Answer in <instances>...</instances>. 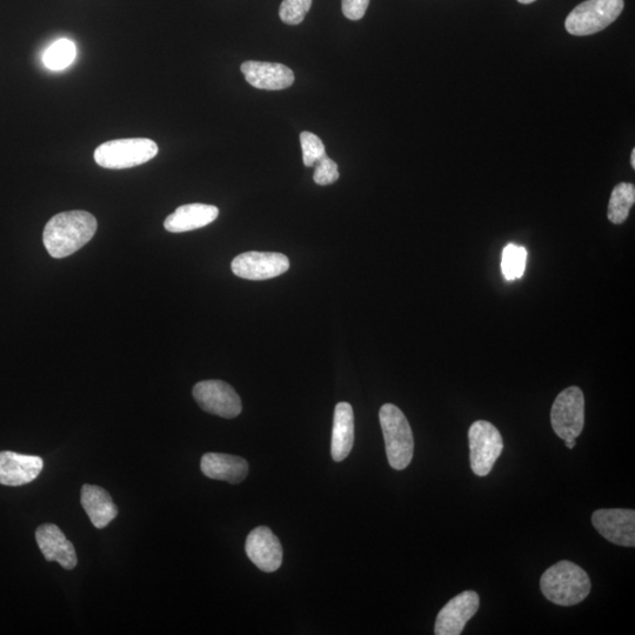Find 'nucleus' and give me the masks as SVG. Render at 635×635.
Segmentation results:
<instances>
[{"label":"nucleus","instance_id":"393cba45","mask_svg":"<svg viewBox=\"0 0 635 635\" xmlns=\"http://www.w3.org/2000/svg\"><path fill=\"white\" fill-rule=\"evenodd\" d=\"M339 179V171L337 163L327 156L320 159L319 162L314 165L313 180L318 185L326 186L336 183Z\"/></svg>","mask_w":635,"mask_h":635},{"label":"nucleus","instance_id":"412c9836","mask_svg":"<svg viewBox=\"0 0 635 635\" xmlns=\"http://www.w3.org/2000/svg\"><path fill=\"white\" fill-rule=\"evenodd\" d=\"M527 262V250L523 246L508 244L501 257V271L508 282L524 276Z\"/></svg>","mask_w":635,"mask_h":635},{"label":"nucleus","instance_id":"f3484780","mask_svg":"<svg viewBox=\"0 0 635 635\" xmlns=\"http://www.w3.org/2000/svg\"><path fill=\"white\" fill-rule=\"evenodd\" d=\"M219 216L218 207L206 204H187L166 218L164 227L171 233H183L202 229L215 222Z\"/></svg>","mask_w":635,"mask_h":635},{"label":"nucleus","instance_id":"20e7f679","mask_svg":"<svg viewBox=\"0 0 635 635\" xmlns=\"http://www.w3.org/2000/svg\"><path fill=\"white\" fill-rule=\"evenodd\" d=\"M158 151V145L151 139H118L99 145L95 160L104 169L124 170L150 162Z\"/></svg>","mask_w":635,"mask_h":635},{"label":"nucleus","instance_id":"a211bd4d","mask_svg":"<svg viewBox=\"0 0 635 635\" xmlns=\"http://www.w3.org/2000/svg\"><path fill=\"white\" fill-rule=\"evenodd\" d=\"M354 444V413L349 403H339L334 410L331 453L337 463L349 457Z\"/></svg>","mask_w":635,"mask_h":635},{"label":"nucleus","instance_id":"a878e982","mask_svg":"<svg viewBox=\"0 0 635 635\" xmlns=\"http://www.w3.org/2000/svg\"><path fill=\"white\" fill-rule=\"evenodd\" d=\"M370 0H343L344 16L350 20H359L365 16Z\"/></svg>","mask_w":635,"mask_h":635},{"label":"nucleus","instance_id":"aec40b11","mask_svg":"<svg viewBox=\"0 0 635 635\" xmlns=\"http://www.w3.org/2000/svg\"><path fill=\"white\" fill-rule=\"evenodd\" d=\"M634 203L635 187L633 184L621 183L614 187L607 212L610 222L616 225L625 223Z\"/></svg>","mask_w":635,"mask_h":635},{"label":"nucleus","instance_id":"f257e3e1","mask_svg":"<svg viewBox=\"0 0 635 635\" xmlns=\"http://www.w3.org/2000/svg\"><path fill=\"white\" fill-rule=\"evenodd\" d=\"M97 227V219L89 212L58 213L46 224L43 242L51 257L66 258L88 244Z\"/></svg>","mask_w":635,"mask_h":635},{"label":"nucleus","instance_id":"cd10ccee","mask_svg":"<svg viewBox=\"0 0 635 635\" xmlns=\"http://www.w3.org/2000/svg\"><path fill=\"white\" fill-rule=\"evenodd\" d=\"M631 164H632L633 169H635V149H633V151H632Z\"/></svg>","mask_w":635,"mask_h":635},{"label":"nucleus","instance_id":"39448f33","mask_svg":"<svg viewBox=\"0 0 635 635\" xmlns=\"http://www.w3.org/2000/svg\"><path fill=\"white\" fill-rule=\"evenodd\" d=\"M624 6V0H586L568 15L566 30L578 37L596 35L616 22Z\"/></svg>","mask_w":635,"mask_h":635},{"label":"nucleus","instance_id":"ddd939ff","mask_svg":"<svg viewBox=\"0 0 635 635\" xmlns=\"http://www.w3.org/2000/svg\"><path fill=\"white\" fill-rule=\"evenodd\" d=\"M44 469V461L11 451L0 452V484L23 486L36 480Z\"/></svg>","mask_w":635,"mask_h":635},{"label":"nucleus","instance_id":"9d476101","mask_svg":"<svg viewBox=\"0 0 635 635\" xmlns=\"http://www.w3.org/2000/svg\"><path fill=\"white\" fill-rule=\"evenodd\" d=\"M592 524L596 530L610 543L618 546L634 547L635 545V512L612 508L598 510L593 513Z\"/></svg>","mask_w":635,"mask_h":635},{"label":"nucleus","instance_id":"0eeeda50","mask_svg":"<svg viewBox=\"0 0 635 635\" xmlns=\"http://www.w3.org/2000/svg\"><path fill=\"white\" fill-rule=\"evenodd\" d=\"M551 423L553 431L563 440L580 436L585 426V398L579 387H568L559 394L552 406Z\"/></svg>","mask_w":635,"mask_h":635},{"label":"nucleus","instance_id":"7ed1b4c3","mask_svg":"<svg viewBox=\"0 0 635 635\" xmlns=\"http://www.w3.org/2000/svg\"><path fill=\"white\" fill-rule=\"evenodd\" d=\"M383 430L387 459L392 469L405 470L411 464L414 452V438L409 420L399 407L385 404L379 412Z\"/></svg>","mask_w":635,"mask_h":635},{"label":"nucleus","instance_id":"9b49d317","mask_svg":"<svg viewBox=\"0 0 635 635\" xmlns=\"http://www.w3.org/2000/svg\"><path fill=\"white\" fill-rule=\"evenodd\" d=\"M478 593L465 591L458 594L441 608L434 633L437 635H459L463 633L467 623L479 610Z\"/></svg>","mask_w":635,"mask_h":635},{"label":"nucleus","instance_id":"c85d7f7f","mask_svg":"<svg viewBox=\"0 0 635 635\" xmlns=\"http://www.w3.org/2000/svg\"><path fill=\"white\" fill-rule=\"evenodd\" d=\"M520 4H532L536 2V0H518Z\"/></svg>","mask_w":635,"mask_h":635},{"label":"nucleus","instance_id":"dca6fc26","mask_svg":"<svg viewBox=\"0 0 635 635\" xmlns=\"http://www.w3.org/2000/svg\"><path fill=\"white\" fill-rule=\"evenodd\" d=\"M200 467L207 478L233 485L243 483L249 474V464L245 459L225 453H206Z\"/></svg>","mask_w":635,"mask_h":635},{"label":"nucleus","instance_id":"1a4fd4ad","mask_svg":"<svg viewBox=\"0 0 635 635\" xmlns=\"http://www.w3.org/2000/svg\"><path fill=\"white\" fill-rule=\"evenodd\" d=\"M237 277L247 280H267L282 276L290 269V260L277 252H245L231 264Z\"/></svg>","mask_w":635,"mask_h":635},{"label":"nucleus","instance_id":"4468645a","mask_svg":"<svg viewBox=\"0 0 635 635\" xmlns=\"http://www.w3.org/2000/svg\"><path fill=\"white\" fill-rule=\"evenodd\" d=\"M240 69L246 82L259 90H285L294 83L293 71L283 64L249 60Z\"/></svg>","mask_w":635,"mask_h":635},{"label":"nucleus","instance_id":"f8f14e48","mask_svg":"<svg viewBox=\"0 0 635 635\" xmlns=\"http://www.w3.org/2000/svg\"><path fill=\"white\" fill-rule=\"evenodd\" d=\"M247 557L259 570L276 572L283 563V547L269 527L259 526L246 539Z\"/></svg>","mask_w":635,"mask_h":635},{"label":"nucleus","instance_id":"5701e85b","mask_svg":"<svg viewBox=\"0 0 635 635\" xmlns=\"http://www.w3.org/2000/svg\"><path fill=\"white\" fill-rule=\"evenodd\" d=\"M312 0H283L279 9V17L287 25H299L303 23L309 13Z\"/></svg>","mask_w":635,"mask_h":635},{"label":"nucleus","instance_id":"f03ea898","mask_svg":"<svg viewBox=\"0 0 635 635\" xmlns=\"http://www.w3.org/2000/svg\"><path fill=\"white\" fill-rule=\"evenodd\" d=\"M591 579L583 568L563 560L545 571L540 588L546 599L559 606L578 605L591 592Z\"/></svg>","mask_w":635,"mask_h":635},{"label":"nucleus","instance_id":"b1692460","mask_svg":"<svg viewBox=\"0 0 635 635\" xmlns=\"http://www.w3.org/2000/svg\"><path fill=\"white\" fill-rule=\"evenodd\" d=\"M300 143H302L303 162L306 167H313L320 159L327 156L322 139L311 132H303L300 135Z\"/></svg>","mask_w":635,"mask_h":635},{"label":"nucleus","instance_id":"6e6552de","mask_svg":"<svg viewBox=\"0 0 635 635\" xmlns=\"http://www.w3.org/2000/svg\"><path fill=\"white\" fill-rule=\"evenodd\" d=\"M193 397L200 409L213 416L233 419L243 410L242 400L238 393L222 380L200 381L193 387Z\"/></svg>","mask_w":635,"mask_h":635},{"label":"nucleus","instance_id":"bb28decb","mask_svg":"<svg viewBox=\"0 0 635 635\" xmlns=\"http://www.w3.org/2000/svg\"><path fill=\"white\" fill-rule=\"evenodd\" d=\"M564 441H565V445H566L567 449H570V450L574 449V447H576V445H577L576 439H567V440H564Z\"/></svg>","mask_w":635,"mask_h":635},{"label":"nucleus","instance_id":"423d86ee","mask_svg":"<svg viewBox=\"0 0 635 635\" xmlns=\"http://www.w3.org/2000/svg\"><path fill=\"white\" fill-rule=\"evenodd\" d=\"M469 440L472 471L486 477L504 450L503 437L489 421L478 420L470 427Z\"/></svg>","mask_w":635,"mask_h":635},{"label":"nucleus","instance_id":"4be33fe9","mask_svg":"<svg viewBox=\"0 0 635 635\" xmlns=\"http://www.w3.org/2000/svg\"><path fill=\"white\" fill-rule=\"evenodd\" d=\"M76 58V45L69 39H59L46 50L43 62L46 68L58 71L68 68Z\"/></svg>","mask_w":635,"mask_h":635},{"label":"nucleus","instance_id":"6ab92c4d","mask_svg":"<svg viewBox=\"0 0 635 635\" xmlns=\"http://www.w3.org/2000/svg\"><path fill=\"white\" fill-rule=\"evenodd\" d=\"M82 505L93 526L102 530L118 516V507L108 491L95 485H84L82 489Z\"/></svg>","mask_w":635,"mask_h":635},{"label":"nucleus","instance_id":"2eb2a0df","mask_svg":"<svg viewBox=\"0 0 635 635\" xmlns=\"http://www.w3.org/2000/svg\"><path fill=\"white\" fill-rule=\"evenodd\" d=\"M37 544L48 561H57L65 570H73L78 559L75 547L60 528L53 524L39 526L36 531Z\"/></svg>","mask_w":635,"mask_h":635}]
</instances>
